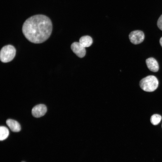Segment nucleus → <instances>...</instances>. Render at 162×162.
I'll use <instances>...</instances> for the list:
<instances>
[{"instance_id":"1","label":"nucleus","mask_w":162,"mask_h":162,"mask_svg":"<svg viewBox=\"0 0 162 162\" xmlns=\"http://www.w3.org/2000/svg\"><path fill=\"white\" fill-rule=\"evenodd\" d=\"M52 21L47 16L42 14L33 16L27 19L22 27L26 38L35 44L42 43L50 37L52 32Z\"/></svg>"},{"instance_id":"2","label":"nucleus","mask_w":162,"mask_h":162,"mask_svg":"<svg viewBox=\"0 0 162 162\" xmlns=\"http://www.w3.org/2000/svg\"><path fill=\"white\" fill-rule=\"evenodd\" d=\"M139 85L143 90L147 92H152L158 88V81L154 76L149 75L142 79L140 81Z\"/></svg>"},{"instance_id":"3","label":"nucleus","mask_w":162,"mask_h":162,"mask_svg":"<svg viewBox=\"0 0 162 162\" xmlns=\"http://www.w3.org/2000/svg\"><path fill=\"white\" fill-rule=\"evenodd\" d=\"M16 53V49L13 46L10 45L5 46L0 51V60L4 63L9 62L14 58Z\"/></svg>"},{"instance_id":"4","label":"nucleus","mask_w":162,"mask_h":162,"mask_svg":"<svg viewBox=\"0 0 162 162\" xmlns=\"http://www.w3.org/2000/svg\"><path fill=\"white\" fill-rule=\"evenodd\" d=\"M130 41L133 44H137L142 43L144 39V34L140 30H135L131 32L129 35Z\"/></svg>"},{"instance_id":"5","label":"nucleus","mask_w":162,"mask_h":162,"mask_svg":"<svg viewBox=\"0 0 162 162\" xmlns=\"http://www.w3.org/2000/svg\"><path fill=\"white\" fill-rule=\"evenodd\" d=\"M71 48L73 52L80 58L84 57L86 53L85 48L79 42H74L71 46Z\"/></svg>"},{"instance_id":"6","label":"nucleus","mask_w":162,"mask_h":162,"mask_svg":"<svg viewBox=\"0 0 162 162\" xmlns=\"http://www.w3.org/2000/svg\"><path fill=\"white\" fill-rule=\"evenodd\" d=\"M46 111L47 108L45 105L39 104L33 107L32 112L33 116L36 118H39L44 116Z\"/></svg>"},{"instance_id":"7","label":"nucleus","mask_w":162,"mask_h":162,"mask_svg":"<svg viewBox=\"0 0 162 162\" xmlns=\"http://www.w3.org/2000/svg\"><path fill=\"white\" fill-rule=\"evenodd\" d=\"M147 66L151 71L153 72L158 71L159 69V65L158 62L153 58H149L146 60Z\"/></svg>"},{"instance_id":"8","label":"nucleus","mask_w":162,"mask_h":162,"mask_svg":"<svg viewBox=\"0 0 162 162\" xmlns=\"http://www.w3.org/2000/svg\"><path fill=\"white\" fill-rule=\"evenodd\" d=\"M6 123L10 129L13 132H18L21 129L20 124L16 121L12 119L7 120Z\"/></svg>"},{"instance_id":"9","label":"nucleus","mask_w":162,"mask_h":162,"mask_svg":"<svg viewBox=\"0 0 162 162\" xmlns=\"http://www.w3.org/2000/svg\"><path fill=\"white\" fill-rule=\"evenodd\" d=\"M79 42L82 46L86 48L91 45L93 43V40L90 36H84L80 38Z\"/></svg>"},{"instance_id":"10","label":"nucleus","mask_w":162,"mask_h":162,"mask_svg":"<svg viewBox=\"0 0 162 162\" xmlns=\"http://www.w3.org/2000/svg\"><path fill=\"white\" fill-rule=\"evenodd\" d=\"M9 134V131L6 127L2 126L0 127V140L1 141L6 139Z\"/></svg>"},{"instance_id":"11","label":"nucleus","mask_w":162,"mask_h":162,"mask_svg":"<svg viewBox=\"0 0 162 162\" xmlns=\"http://www.w3.org/2000/svg\"><path fill=\"white\" fill-rule=\"evenodd\" d=\"M161 118L162 117L160 115L158 114H154L151 116L150 121L153 125H156L160 122Z\"/></svg>"},{"instance_id":"12","label":"nucleus","mask_w":162,"mask_h":162,"mask_svg":"<svg viewBox=\"0 0 162 162\" xmlns=\"http://www.w3.org/2000/svg\"><path fill=\"white\" fill-rule=\"evenodd\" d=\"M157 25L158 28L162 31V14L161 15L158 20Z\"/></svg>"},{"instance_id":"13","label":"nucleus","mask_w":162,"mask_h":162,"mask_svg":"<svg viewBox=\"0 0 162 162\" xmlns=\"http://www.w3.org/2000/svg\"><path fill=\"white\" fill-rule=\"evenodd\" d=\"M159 42L161 46L162 47V37L160 39Z\"/></svg>"},{"instance_id":"14","label":"nucleus","mask_w":162,"mask_h":162,"mask_svg":"<svg viewBox=\"0 0 162 162\" xmlns=\"http://www.w3.org/2000/svg\"></svg>"}]
</instances>
